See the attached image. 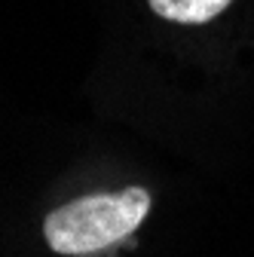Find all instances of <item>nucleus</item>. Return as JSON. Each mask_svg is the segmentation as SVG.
Wrapping results in <instances>:
<instances>
[{
  "label": "nucleus",
  "mask_w": 254,
  "mask_h": 257,
  "mask_svg": "<svg viewBox=\"0 0 254 257\" xmlns=\"http://www.w3.org/2000/svg\"><path fill=\"white\" fill-rule=\"evenodd\" d=\"M153 205L150 190L125 187L119 193H89L58 205L43 220V236L55 254L95 257L125 242Z\"/></svg>",
  "instance_id": "1"
},
{
  "label": "nucleus",
  "mask_w": 254,
  "mask_h": 257,
  "mask_svg": "<svg viewBox=\"0 0 254 257\" xmlns=\"http://www.w3.org/2000/svg\"><path fill=\"white\" fill-rule=\"evenodd\" d=\"M156 16H163L175 25H205L217 19L233 0H147Z\"/></svg>",
  "instance_id": "2"
}]
</instances>
